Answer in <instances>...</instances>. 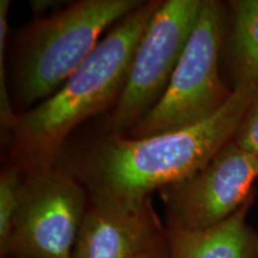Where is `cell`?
Here are the masks:
<instances>
[{
	"instance_id": "8",
	"label": "cell",
	"mask_w": 258,
	"mask_h": 258,
	"mask_svg": "<svg viewBox=\"0 0 258 258\" xmlns=\"http://www.w3.org/2000/svg\"><path fill=\"white\" fill-rule=\"evenodd\" d=\"M164 233L152 196L89 199L71 258H134Z\"/></svg>"
},
{
	"instance_id": "10",
	"label": "cell",
	"mask_w": 258,
	"mask_h": 258,
	"mask_svg": "<svg viewBox=\"0 0 258 258\" xmlns=\"http://www.w3.org/2000/svg\"><path fill=\"white\" fill-rule=\"evenodd\" d=\"M226 60L231 89L258 86V0H233L226 5Z\"/></svg>"
},
{
	"instance_id": "13",
	"label": "cell",
	"mask_w": 258,
	"mask_h": 258,
	"mask_svg": "<svg viewBox=\"0 0 258 258\" xmlns=\"http://www.w3.org/2000/svg\"><path fill=\"white\" fill-rule=\"evenodd\" d=\"M232 140L258 160V90Z\"/></svg>"
},
{
	"instance_id": "9",
	"label": "cell",
	"mask_w": 258,
	"mask_h": 258,
	"mask_svg": "<svg viewBox=\"0 0 258 258\" xmlns=\"http://www.w3.org/2000/svg\"><path fill=\"white\" fill-rule=\"evenodd\" d=\"M254 196L230 218L205 230L165 226L169 258H258V231L247 222Z\"/></svg>"
},
{
	"instance_id": "5",
	"label": "cell",
	"mask_w": 258,
	"mask_h": 258,
	"mask_svg": "<svg viewBox=\"0 0 258 258\" xmlns=\"http://www.w3.org/2000/svg\"><path fill=\"white\" fill-rule=\"evenodd\" d=\"M88 205L86 189L59 164L23 171L18 209L2 257L71 258Z\"/></svg>"
},
{
	"instance_id": "2",
	"label": "cell",
	"mask_w": 258,
	"mask_h": 258,
	"mask_svg": "<svg viewBox=\"0 0 258 258\" xmlns=\"http://www.w3.org/2000/svg\"><path fill=\"white\" fill-rule=\"evenodd\" d=\"M161 0H150L117 22L59 91L16 116L6 135L23 171L57 164L67 137L91 116L115 105L141 37Z\"/></svg>"
},
{
	"instance_id": "12",
	"label": "cell",
	"mask_w": 258,
	"mask_h": 258,
	"mask_svg": "<svg viewBox=\"0 0 258 258\" xmlns=\"http://www.w3.org/2000/svg\"><path fill=\"white\" fill-rule=\"evenodd\" d=\"M10 4L11 3L9 0H2L0 2V118H2V129L3 132H5V137L11 131L16 116H17L14 109V104H12L8 71H6L5 67Z\"/></svg>"
},
{
	"instance_id": "7",
	"label": "cell",
	"mask_w": 258,
	"mask_h": 258,
	"mask_svg": "<svg viewBox=\"0 0 258 258\" xmlns=\"http://www.w3.org/2000/svg\"><path fill=\"white\" fill-rule=\"evenodd\" d=\"M258 160L233 140L201 170L159 190L167 227L205 230L220 224L254 195Z\"/></svg>"
},
{
	"instance_id": "6",
	"label": "cell",
	"mask_w": 258,
	"mask_h": 258,
	"mask_svg": "<svg viewBox=\"0 0 258 258\" xmlns=\"http://www.w3.org/2000/svg\"><path fill=\"white\" fill-rule=\"evenodd\" d=\"M203 0H161L135 50L124 86L108 118V133L125 135L150 112L169 86Z\"/></svg>"
},
{
	"instance_id": "1",
	"label": "cell",
	"mask_w": 258,
	"mask_h": 258,
	"mask_svg": "<svg viewBox=\"0 0 258 258\" xmlns=\"http://www.w3.org/2000/svg\"><path fill=\"white\" fill-rule=\"evenodd\" d=\"M258 86L234 89L217 114L192 127L134 139L106 133L64 167L90 200H141L188 178L233 138Z\"/></svg>"
},
{
	"instance_id": "11",
	"label": "cell",
	"mask_w": 258,
	"mask_h": 258,
	"mask_svg": "<svg viewBox=\"0 0 258 258\" xmlns=\"http://www.w3.org/2000/svg\"><path fill=\"white\" fill-rule=\"evenodd\" d=\"M23 171L15 163L4 167L0 175V253H3L11 235L17 213Z\"/></svg>"
},
{
	"instance_id": "14",
	"label": "cell",
	"mask_w": 258,
	"mask_h": 258,
	"mask_svg": "<svg viewBox=\"0 0 258 258\" xmlns=\"http://www.w3.org/2000/svg\"><path fill=\"white\" fill-rule=\"evenodd\" d=\"M134 258H169L165 233L158 238L156 241H153L144 251L137 254Z\"/></svg>"
},
{
	"instance_id": "3",
	"label": "cell",
	"mask_w": 258,
	"mask_h": 258,
	"mask_svg": "<svg viewBox=\"0 0 258 258\" xmlns=\"http://www.w3.org/2000/svg\"><path fill=\"white\" fill-rule=\"evenodd\" d=\"M141 0H79L35 16L14 44L9 86L16 114L46 101L77 72L109 28Z\"/></svg>"
},
{
	"instance_id": "4",
	"label": "cell",
	"mask_w": 258,
	"mask_h": 258,
	"mask_svg": "<svg viewBox=\"0 0 258 258\" xmlns=\"http://www.w3.org/2000/svg\"><path fill=\"white\" fill-rule=\"evenodd\" d=\"M226 5L203 0L186 47L157 105L124 137L141 139L192 127L215 115L232 90L221 77Z\"/></svg>"
}]
</instances>
